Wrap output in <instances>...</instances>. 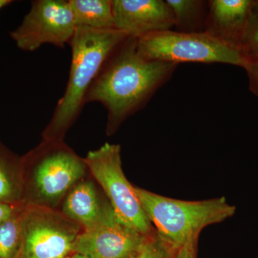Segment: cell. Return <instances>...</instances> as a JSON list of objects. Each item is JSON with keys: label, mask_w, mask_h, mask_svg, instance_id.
<instances>
[{"label": "cell", "mask_w": 258, "mask_h": 258, "mask_svg": "<svg viewBox=\"0 0 258 258\" xmlns=\"http://www.w3.org/2000/svg\"><path fill=\"white\" fill-rule=\"evenodd\" d=\"M177 67L144 57L137 37L128 36L102 68L86 94V104L98 102L106 108V132L111 137L129 117L147 106Z\"/></svg>", "instance_id": "1"}, {"label": "cell", "mask_w": 258, "mask_h": 258, "mask_svg": "<svg viewBox=\"0 0 258 258\" xmlns=\"http://www.w3.org/2000/svg\"><path fill=\"white\" fill-rule=\"evenodd\" d=\"M128 37L117 29L76 28L69 43L72 60L69 81L42 132V140L64 141L86 105V94L93 81L113 51Z\"/></svg>", "instance_id": "2"}, {"label": "cell", "mask_w": 258, "mask_h": 258, "mask_svg": "<svg viewBox=\"0 0 258 258\" xmlns=\"http://www.w3.org/2000/svg\"><path fill=\"white\" fill-rule=\"evenodd\" d=\"M22 205L54 210L90 174L84 158L64 141L42 140L22 157Z\"/></svg>", "instance_id": "3"}, {"label": "cell", "mask_w": 258, "mask_h": 258, "mask_svg": "<svg viewBox=\"0 0 258 258\" xmlns=\"http://www.w3.org/2000/svg\"><path fill=\"white\" fill-rule=\"evenodd\" d=\"M134 190L156 233L176 249L186 244L197 245L205 227L225 221L236 212L224 197L184 201L138 186Z\"/></svg>", "instance_id": "4"}, {"label": "cell", "mask_w": 258, "mask_h": 258, "mask_svg": "<svg viewBox=\"0 0 258 258\" xmlns=\"http://www.w3.org/2000/svg\"><path fill=\"white\" fill-rule=\"evenodd\" d=\"M91 175L101 186L120 223L146 236L155 233L122 168L121 147L106 143L84 158Z\"/></svg>", "instance_id": "5"}, {"label": "cell", "mask_w": 258, "mask_h": 258, "mask_svg": "<svg viewBox=\"0 0 258 258\" xmlns=\"http://www.w3.org/2000/svg\"><path fill=\"white\" fill-rule=\"evenodd\" d=\"M140 53L149 60L181 62L222 63L245 67L240 52L207 32L186 33L165 30L137 38Z\"/></svg>", "instance_id": "6"}, {"label": "cell", "mask_w": 258, "mask_h": 258, "mask_svg": "<svg viewBox=\"0 0 258 258\" xmlns=\"http://www.w3.org/2000/svg\"><path fill=\"white\" fill-rule=\"evenodd\" d=\"M20 258H67L83 230L59 210L24 206Z\"/></svg>", "instance_id": "7"}, {"label": "cell", "mask_w": 258, "mask_h": 258, "mask_svg": "<svg viewBox=\"0 0 258 258\" xmlns=\"http://www.w3.org/2000/svg\"><path fill=\"white\" fill-rule=\"evenodd\" d=\"M76 30L69 1L35 0L21 24L10 32L20 50L34 52L45 44L64 48Z\"/></svg>", "instance_id": "8"}, {"label": "cell", "mask_w": 258, "mask_h": 258, "mask_svg": "<svg viewBox=\"0 0 258 258\" xmlns=\"http://www.w3.org/2000/svg\"><path fill=\"white\" fill-rule=\"evenodd\" d=\"M150 236L116 220L96 230L82 231L75 242L73 253L89 258H132Z\"/></svg>", "instance_id": "9"}, {"label": "cell", "mask_w": 258, "mask_h": 258, "mask_svg": "<svg viewBox=\"0 0 258 258\" xmlns=\"http://www.w3.org/2000/svg\"><path fill=\"white\" fill-rule=\"evenodd\" d=\"M115 28L128 36H144L174 28L170 7L163 0H112Z\"/></svg>", "instance_id": "10"}, {"label": "cell", "mask_w": 258, "mask_h": 258, "mask_svg": "<svg viewBox=\"0 0 258 258\" xmlns=\"http://www.w3.org/2000/svg\"><path fill=\"white\" fill-rule=\"evenodd\" d=\"M59 210L83 231L96 230L118 220L105 194L87 176L69 191Z\"/></svg>", "instance_id": "11"}, {"label": "cell", "mask_w": 258, "mask_h": 258, "mask_svg": "<svg viewBox=\"0 0 258 258\" xmlns=\"http://www.w3.org/2000/svg\"><path fill=\"white\" fill-rule=\"evenodd\" d=\"M254 0H210L205 32L239 52Z\"/></svg>", "instance_id": "12"}, {"label": "cell", "mask_w": 258, "mask_h": 258, "mask_svg": "<svg viewBox=\"0 0 258 258\" xmlns=\"http://www.w3.org/2000/svg\"><path fill=\"white\" fill-rule=\"evenodd\" d=\"M23 171L18 157L0 141V202L22 205Z\"/></svg>", "instance_id": "13"}, {"label": "cell", "mask_w": 258, "mask_h": 258, "mask_svg": "<svg viewBox=\"0 0 258 258\" xmlns=\"http://www.w3.org/2000/svg\"><path fill=\"white\" fill-rule=\"evenodd\" d=\"M76 28L115 29L112 0H69Z\"/></svg>", "instance_id": "14"}, {"label": "cell", "mask_w": 258, "mask_h": 258, "mask_svg": "<svg viewBox=\"0 0 258 258\" xmlns=\"http://www.w3.org/2000/svg\"><path fill=\"white\" fill-rule=\"evenodd\" d=\"M170 7L176 31L186 33L205 32L208 1L205 0H166Z\"/></svg>", "instance_id": "15"}, {"label": "cell", "mask_w": 258, "mask_h": 258, "mask_svg": "<svg viewBox=\"0 0 258 258\" xmlns=\"http://www.w3.org/2000/svg\"><path fill=\"white\" fill-rule=\"evenodd\" d=\"M22 210L15 216L0 224V258L21 257Z\"/></svg>", "instance_id": "16"}, {"label": "cell", "mask_w": 258, "mask_h": 258, "mask_svg": "<svg viewBox=\"0 0 258 258\" xmlns=\"http://www.w3.org/2000/svg\"><path fill=\"white\" fill-rule=\"evenodd\" d=\"M239 52L246 64L258 60V0H254Z\"/></svg>", "instance_id": "17"}, {"label": "cell", "mask_w": 258, "mask_h": 258, "mask_svg": "<svg viewBox=\"0 0 258 258\" xmlns=\"http://www.w3.org/2000/svg\"><path fill=\"white\" fill-rule=\"evenodd\" d=\"M177 250L155 232L148 237L132 258H174Z\"/></svg>", "instance_id": "18"}, {"label": "cell", "mask_w": 258, "mask_h": 258, "mask_svg": "<svg viewBox=\"0 0 258 258\" xmlns=\"http://www.w3.org/2000/svg\"><path fill=\"white\" fill-rule=\"evenodd\" d=\"M244 69L248 78L249 91L258 96V60L247 62Z\"/></svg>", "instance_id": "19"}, {"label": "cell", "mask_w": 258, "mask_h": 258, "mask_svg": "<svg viewBox=\"0 0 258 258\" xmlns=\"http://www.w3.org/2000/svg\"><path fill=\"white\" fill-rule=\"evenodd\" d=\"M22 208L23 205H13L0 202V224L15 216Z\"/></svg>", "instance_id": "20"}, {"label": "cell", "mask_w": 258, "mask_h": 258, "mask_svg": "<svg viewBox=\"0 0 258 258\" xmlns=\"http://www.w3.org/2000/svg\"><path fill=\"white\" fill-rule=\"evenodd\" d=\"M197 245L186 244L178 249L174 258H196Z\"/></svg>", "instance_id": "21"}, {"label": "cell", "mask_w": 258, "mask_h": 258, "mask_svg": "<svg viewBox=\"0 0 258 258\" xmlns=\"http://www.w3.org/2000/svg\"><path fill=\"white\" fill-rule=\"evenodd\" d=\"M13 1L11 0H0V10L5 8V7L8 6V5L11 4Z\"/></svg>", "instance_id": "22"}, {"label": "cell", "mask_w": 258, "mask_h": 258, "mask_svg": "<svg viewBox=\"0 0 258 258\" xmlns=\"http://www.w3.org/2000/svg\"><path fill=\"white\" fill-rule=\"evenodd\" d=\"M67 258H89L86 257V256L83 255V254L79 253H73L71 255L69 256Z\"/></svg>", "instance_id": "23"}]
</instances>
